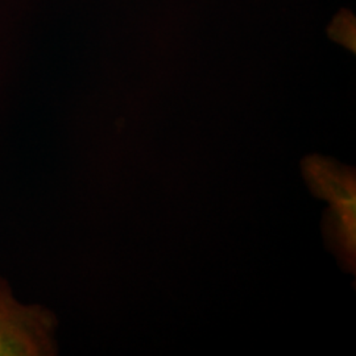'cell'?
<instances>
[{
	"label": "cell",
	"mask_w": 356,
	"mask_h": 356,
	"mask_svg": "<svg viewBox=\"0 0 356 356\" xmlns=\"http://www.w3.org/2000/svg\"><path fill=\"white\" fill-rule=\"evenodd\" d=\"M54 317L40 306L20 305L0 280V356L54 354Z\"/></svg>",
	"instance_id": "6da1fadb"
}]
</instances>
